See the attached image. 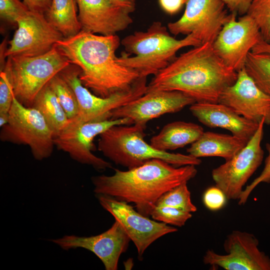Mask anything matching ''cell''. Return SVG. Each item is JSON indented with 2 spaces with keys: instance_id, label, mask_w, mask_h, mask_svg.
<instances>
[{
  "instance_id": "obj_25",
  "label": "cell",
  "mask_w": 270,
  "mask_h": 270,
  "mask_svg": "<svg viewBox=\"0 0 270 270\" xmlns=\"http://www.w3.org/2000/svg\"><path fill=\"white\" fill-rule=\"evenodd\" d=\"M245 68L257 86L270 96V54L250 52Z\"/></svg>"
},
{
  "instance_id": "obj_1",
  "label": "cell",
  "mask_w": 270,
  "mask_h": 270,
  "mask_svg": "<svg viewBox=\"0 0 270 270\" xmlns=\"http://www.w3.org/2000/svg\"><path fill=\"white\" fill-rule=\"evenodd\" d=\"M120 44L116 34L98 35L81 30L60 40L56 46L70 64L80 70L82 84L94 94L107 98L130 90L140 78L120 64L116 52Z\"/></svg>"
},
{
  "instance_id": "obj_23",
  "label": "cell",
  "mask_w": 270,
  "mask_h": 270,
  "mask_svg": "<svg viewBox=\"0 0 270 270\" xmlns=\"http://www.w3.org/2000/svg\"><path fill=\"white\" fill-rule=\"evenodd\" d=\"M31 107L42 114L54 137L68 124L70 120L48 83L38 94Z\"/></svg>"
},
{
  "instance_id": "obj_16",
  "label": "cell",
  "mask_w": 270,
  "mask_h": 270,
  "mask_svg": "<svg viewBox=\"0 0 270 270\" xmlns=\"http://www.w3.org/2000/svg\"><path fill=\"white\" fill-rule=\"evenodd\" d=\"M195 102L192 98L179 91H152L114 110L111 118H128L133 124H146L150 120L180 112Z\"/></svg>"
},
{
  "instance_id": "obj_27",
  "label": "cell",
  "mask_w": 270,
  "mask_h": 270,
  "mask_svg": "<svg viewBox=\"0 0 270 270\" xmlns=\"http://www.w3.org/2000/svg\"><path fill=\"white\" fill-rule=\"evenodd\" d=\"M188 182H184L163 194L158 200L156 206H168L194 212L197 208L192 202Z\"/></svg>"
},
{
  "instance_id": "obj_8",
  "label": "cell",
  "mask_w": 270,
  "mask_h": 270,
  "mask_svg": "<svg viewBox=\"0 0 270 270\" xmlns=\"http://www.w3.org/2000/svg\"><path fill=\"white\" fill-rule=\"evenodd\" d=\"M0 140L28 146L38 160L49 158L54 146V133L42 114L32 107L22 105L14 96L8 122L1 128Z\"/></svg>"
},
{
  "instance_id": "obj_20",
  "label": "cell",
  "mask_w": 270,
  "mask_h": 270,
  "mask_svg": "<svg viewBox=\"0 0 270 270\" xmlns=\"http://www.w3.org/2000/svg\"><path fill=\"white\" fill-rule=\"evenodd\" d=\"M190 110L204 125L227 130L232 134L248 141L254 135L260 124L240 116L220 102H195L190 105Z\"/></svg>"
},
{
  "instance_id": "obj_19",
  "label": "cell",
  "mask_w": 270,
  "mask_h": 270,
  "mask_svg": "<svg viewBox=\"0 0 270 270\" xmlns=\"http://www.w3.org/2000/svg\"><path fill=\"white\" fill-rule=\"evenodd\" d=\"M76 1L82 30L104 36L114 35L132 23L130 13L112 0Z\"/></svg>"
},
{
  "instance_id": "obj_21",
  "label": "cell",
  "mask_w": 270,
  "mask_h": 270,
  "mask_svg": "<svg viewBox=\"0 0 270 270\" xmlns=\"http://www.w3.org/2000/svg\"><path fill=\"white\" fill-rule=\"evenodd\" d=\"M248 142L233 134L204 132L186 151L188 154L196 158L218 156L226 161L233 158Z\"/></svg>"
},
{
  "instance_id": "obj_15",
  "label": "cell",
  "mask_w": 270,
  "mask_h": 270,
  "mask_svg": "<svg viewBox=\"0 0 270 270\" xmlns=\"http://www.w3.org/2000/svg\"><path fill=\"white\" fill-rule=\"evenodd\" d=\"M259 242L252 234L233 230L224 242L226 254L208 250L203 256L205 264L226 270H270V258L260 250Z\"/></svg>"
},
{
  "instance_id": "obj_5",
  "label": "cell",
  "mask_w": 270,
  "mask_h": 270,
  "mask_svg": "<svg viewBox=\"0 0 270 270\" xmlns=\"http://www.w3.org/2000/svg\"><path fill=\"white\" fill-rule=\"evenodd\" d=\"M146 124L114 125L99 136L98 149L117 165L132 168L158 158L176 167L200 165L202 160L190 154L157 150L144 140Z\"/></svg>"
},
{
  "instance_id": "obj_35",
  "label": "cell",
  "mask_w": 270,
  "mask_h": 270,
  "mask_svg": "<svg viewBox=\"0 0 270 270\" xmlns=\"http://www.w3.org/2000/svg\"><path fill=\"white\" fill-rule=\"evenodd\" d=\"M186 0H158L162 10L166 13L174 14L177 13Z\"/></svg>"
},
{
  "instance_id": "obj_34",
  "label": "cell",
  "mask_w": 270,
  "mask_h": 270,
  "mask_svg": "<svg viewBox=\"0 0 270 270\" xmlns=\"http://www.w3.org/2000/svg\"><path fill=\"white\" fill-rule=\"evenodd\" d=\"M230 13L242 16L247 14L254 0H223Z\"/></svg>"
},
{
  "instance_id": "obj_28",
  "label": "cell",
  "mask_w": 270,
  "mask_h": 270,
  "mask_svg": "<svg viewBox=\"0 0 270 270\" xmlns=\"http://www.w3.org/2000/svg\"><path fill=\"white\" fill-rule=\"evenodd\" d=\"M247 14L257 24L263 40L270 43V0H254Z\"/></svg>"
},
{
  "instance_id": "obj_37",
  "label": "cell",
  "mask_w": 270,
  "mask_h": 270,
  "mask_svg": "<svg viewBox=\"0 0 270 270\" xmlns=\"http://www.w3.org/2000/svg\"><path fill=\"white\" fill-rule=\"evenodd\" d=\"M117 6L124 9L130 14L136 10V0H112Z\"/></svg>"
},
{
  "instance_id": "obj_17",
  "label": "cell",
  "mask_w": 270,
  "mask_h": 270,
  "mask_svg": "<svg viewBox=\"0 0 270 270\" xmlns=\"http://www.w3.org/2000/svg\"><path fill=\"white\" fill-rule=\"evenodd\" d=\"M237 114L259 124L270 125V96L263 92L248 74L245 67L238 72L236 82L226 88L218 102Z\"/></svg>"
},
{
  "instance_id": "obj_12",
  "label": "cell",
  "mask_w": 270,
  "mask_h": 270,
  "mask_svg": "<svg viewBox=\"0 0 270 270\" xmlns=\"http://www.w3.org/2000/svg\"><path fill=\"white\" fill-rule=\"evenodd\" d=\"M101 206L120 224L130 240L134 244L140 260L146 248L160 238L178 231L162 222L144 216L128 203L111 196L96 195Z\"/></svg>"
},
{
  "instance_id": "obj_2",
  "label": "cell",
  "mask_w": 270,
  "mask_h": 270,
  "mask_svg": "<svg viewBox=\"0 0 270 270\" xmlns=\"http://www.w3.org/2000/svg\"><path fill=\"white\" fill-rule=\"evenodd\" d=\"M238 72L226 65L206 42L182 54L154 75L146 92L176 90L196 102H218L223 90L236 81Z\"/></svg>"
},
{
  "instance_id": "obj_7",
  "label": "cell",
  "mask_w": 270,
  "mask_h": 270,
  "mask_svg": "<svg viewBox=\"0 0 270 270\" xmlns=\"http://www.w3.org/2000/svg\"><path fill=\"white\" fill-rule=\"evenodd\" d=\"M80 73V68L72 64L59 73L73 90L78 102L77 115L70 120L67 126L68 127L110 119L112 111L146 92V78L140 77L130 90L116 93L109 97L102 98L92 93L82 84L79 78Z\"/></svg>"
},
{
  "instance_id": "obj_3",
  "label": "cell",
  "mask_w": 270,
  "mask_h": 270,
  "mask_svg": "<svg viewBox=\"0 0 270 270\" xmlns=\"http://www.w3.org/2000/svg\"><path fill=\"white\" fill-rule=\"evenodd\" d=\"M111 176H93L96 195L103 194L133 203L142 214L150 216L159 198L165 192L196 176V166H174L158 158L126 170L114 169Z\"/></svg>"
},
{
  "instance_id": "obj_11",
  "label": "cell",
  "mask_w": 270,
  "mask_h": 270,
  "mask_svg": "<svg viewBox=\"0 0 270 270\" xmlns=\"http://www.w3.org/2000/svg\"><path fill=\"white\" fill-rule=\"evenodd\" d=\"M236 16L232 13L212 44L224 63L238 72L245 67L248 53L263 38L250 16L246 14L237 20Z\"/></svg>"
},
{
  "instance_id": "obj_32",
  "label": "cell",
  "mask_w": 270,
  "mask_h": 270,
  "mask_svg": "<svg viewBox=\"0 0 270 270\" xmlns=\"http://www.w3.org/2000/svg\"><path fill=\"white\" fill-rule=\"evenodd\" d=\"M266 149L268 155L264 160V166L260 174L250 184L244 188L238 199V204L244 205L256 187L261 182L270 183V144H266Z\"/></svg>"
},
{
  "instance_id": "obj_10",
  "label": "cell",
  "mask_w": 270,
  "mask_h": 270,
  "mask_svg": "<svg viewBox=\"0 0 270 270\" xmlns=\"http://www.w3.org/2000/svg\"><path fill=\"white\" fill-rule=\"evenodd\" d=\"M183 15L169 22L172 34H193L202 44H212L224 25L230 20L223 0H186Z\"/></svg>"
},
{
  "instance_id": "obj_29",
  "label": "cell",
  "mask_w": 270,
  "mask_h": 270,
  "mask_svg": "<svg viewBox=\"0 0 270 270\" xmlns=\"http://www.w3.org/2000/svg\"><path fill=\"white\" fill-rule=\"evenodd\" d=\"M150 216L155 220L180 227L192 218V214L191 212L174 207L156 206Z\"/></svg>"
},
{
  "instance_id": "obj_38",
  "label": "cell",
  "mask_w": 270,
  "mask_h": 270,
  "mask_svg": "<svg viewBox=\"0 0 270 270\" xmlns=\"http://www.w3.org/2000/svg\"><path fill=\"white\" fill-rule=\"evenodd\" d=\"M251 52L254 53L270 54V43L262 40L252 48Z\"/></svg>"
},
{
  "instance_id": "obj_14",
  "label": "cell",
  "mask_w": 270,
  "mask_h": 270,
  "mask_svg": "<svg viewBox=\"0 0 270 270\" xmlns=\"http://www.w3.org/2000/svg\"><path fill=\"white\" fill-rule=\"evenodd\" d=\"M17 29L8 42L4 57L34 56L46 54L63 35L46 20L44 14L29 10L16 20Z\"/></svg>"
},
{
  "instance_id": "obj_31",
  "label": "cell",
  "mask_w": 270,
  "mask_h": 270,
  "mask_svg": "<svg viewBox=\"0 0 270 270\" xmlns=\"http://www.w3.org/2000/svg\"><path fill=\"white\" fill-rule=\"evenodd\" d=\"M14 94L8 72L5 68L0 72V114H8Z\"/></svg>"
},
{
  "instance_id": "obj_18",
  "label": "cell",
  "mask_w": 270,
  "mask_h": 270,
  "mask_svg": "<svg viewBox=\"0 0 270 270\" xmlns=\"http://www.w3.org/2000/svg\"><path fill=\"white\" fill-rule=\"evenodd\" d=\"M130 240L122 226L116 220L107 230L96 236L66 235L50 240L64 250L82 248L90 251L100 258L106 270H118L120 256L127 250Z\"/></svg>"
},
{
  "instance_id": "obj_30",
  "label": "cell",
  "mask_w": 270,
  "mask_h": 270,
  "mask_svg": "<svg viewBox=\"0 0 270 270\" xmlns=\"http://www.w3.org/2000/svg\"><path fill=\"white\" fill-rule=\"evenodd\" d=\"M29 10L20 0H0V17L2 20L16 26V20Z\"/></svg>"
},
{
  "instance_id": "obj_36",
  "label": "cell",
  "mask_w": 270,
  "mask_h": 270,
  "mask_svg": "<svg viewBox=\"0 0 270 270\" xmlns=\"http://www.w3.org/2000/svg\"><path fill=\"white\" fill-rule=\"evenodd\" d=\"M52 0H23L29 10L44 14L50 6Z\"/></svg>"
},
{
  "instance_id": "obj_9",
  "label": "cell",
  "mask_w": 270,
  "mask_h": 270,
  "mask_svg": "<svg viewBox=\"0 0 270 270\" xmlns=\"http://www.w3.org/2000/svg\"><path fill=\"white\" fill-rule=\"evenodd\" d=\"M264 120L262 119L246 146L233 158L212 170L216 186L228 200H238L244 186L262 164L264 152L261 146Z\"/></svg>"
},
{
  "instance_id": "obj_26",
  "label": "cell",
  "mask_w": 270,
  "mask_h": 270,
  "mask_svg": "<svg viewBox=\"0 0 270 270\" xmlns=\"http://www.w3.org/2000/svg\"><path fill=\"white\" fill-rule=\"evenodd\" d=\"M70 120L78 112V102L76 94L68 84L58 74L48 82Z\"/></svg>"
},
{
  "instance_id": "obj_6",
  "label": "cell",
  "mask_w": 270,
  "mask_h": 270,
  "mask_svg": "<svg viewBox=\"0 0 270 270\" xmlns=\"http://www.w3.org/2000/svg\"><path fill=\"white\" fill-rule=\"evenodd\" d=\"M70 64L55 46L40 56L8 57L4 68L9 73L14 97L22 105L31 107L40 90Z\"/></svg>"
},
{
  "instance_id": "obj_39",
  "label": "cell",
  "mask_w": 270,
  "mask_h": 270,
  "mask_svg": "<svg viewBox=\"0 0 270 270\" xmlns=\"http://www.w3.org/2000/svg\"><path fill=\"white\" fill-rule=\"evenodd\" d=\"M9 112L8 114H0V126L2 128L8 123Z\"/></svg>"
},
{
  "instance_id": "obj_24",
  "label": "cell",
  "mask_w": 270,
  "mask_h": 270,
  "mask_svg": "<svg viewBox=\"0 0 270 270\" xmlns=\"http://www.w3.org/2000/svg\"><path fill=\"white\" fill-rule=\"evenodd\" d=\"M77 6L76 0H52L44 14L48 21L64 38L72 36L82 30L76 14Z\"/></svg>"
},
{
  "instance_id": "obj_33",
  "label": "cell",
  "mask_w": 270,
  "mask_h": 270,
  "mask_svg": "<svg viewBox=\"0 0 270 270\" xmlns=\"http://www.w3.org/2000/svg\"><path fill=\"white\" fill-rule=\"evenodd\" d=\"M202 200L207 208L216 211L224 206L228 199L222 190L215 186L209 188L204 192Z\"/></svg>"
},
{
  "instance_id": "obj_13",
  "label": "cell",
  "mask_w": 270,
  "mask_h": 270,
  "mask_svg": "<svg viewBox=\"0 0 270 270\" xmlns=\"http://www.w3.org/2000/svg\"><path fill=\"white\" fill-rule=\"evenodd\" d=\"M132 124L129 118H122L88 122L74 127L67 126L54 137V144L76 162L91 166L97 170L103 171L112 168V166L110 162L92 152L94 138L113 126Z\"/></svg>"
},
{
  "instance_id": "obj_22",
  "label": "cell",
  "mask_w": 270,
  "mask_h": 270,
  "mask_svg": "<svg viewBox=\"0 0 270 270\" xmlns=\"http://www.w3.org/2000/svg\"><path fill=\"white\" fill-rule=\"evenodd\" d=\"M204 132L198 124L176 121L166 124L153 136L150 144L155 148L168 152L182 148L196 142Z\"/></svg>"
},
{
  "instance_id": "obj_4",
  "label": "cell",
  "mask_w": 270,
  "mask_h": 270,
  "mask_svg": "<svg viewBox=\"0 0 270 270\" xmlns=\"http://www.w3.org/2000/svg\"><path fill=\"white\" fill-rule=\"evenodd\" d=\"M166 26L154 22L146 32L136 31L120 42L126 52L118 60L122 65L136 71L140 77L156 75L176 58L182 48L201 45L193 34L181 40L172 36Z\"/></svg>"
}]
</instances>
